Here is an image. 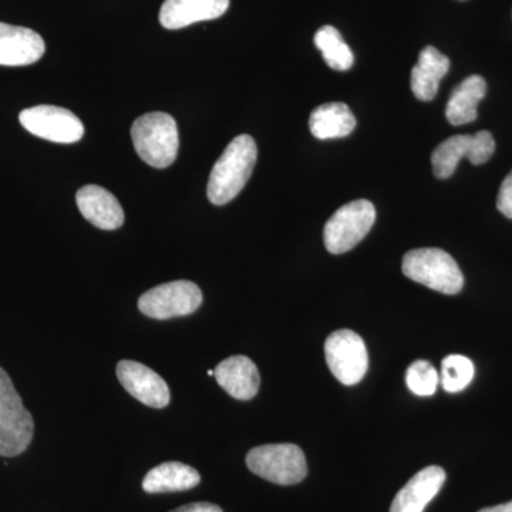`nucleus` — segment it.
I'll return each instance as SVG.
<instances>
[{
    "label": "nucleus",
    "mask_w": 512,
    "mask_h": 512,
    "mask_svg": "<svg viewBox=\"0 0 512 512\" xmlns=\"http://www.w3.org/2000/svg\"><path fill=\"white\" fill-rule=\"evenodd\" d=\"M258 157L254 138L248 134L235 137L212 167L208 181V200L214 205H225L244 190Z\"/></svg>",
    "instance_id": "1"
},
{
    "label": "nucleus",
    "mask_w": 512,
    "mask_h": 512,
    "mask_svg": "<svg viewBox=\"0 0 512 512\" xmlns=\"http://www.w3.org/2000/svg\"><path fill=\"white\" fill-rule=\"evenodd\" d=\"M131 138L141 160L158 170L170 167L178 156L180 136L170 114L154 111L138 117L131 127Z\"/></svg>",
    "instance_id": "2"
},
{
    "label": "nucleus",
    "mask_w": 512,
    "mask_h": 512,
    "mask_svg": "<svg viewBox=\"0 0 512 512\" xmlns=\"http://www.w3.org/2000/svg\"><path fill=\"white\" fill-rule=\"evenodd\" d=\"M402 269L407 278L444 295H456L464 286L460 266L443 249H413L403 256Z\"/></svg>",
    "instance_id": "3"
},
{
    "label": "nucleus",
    "mask_w": 512,
    "mask_h": 512,
    "mask_svg": "<svg viewBox=\"0 0 512 512\" xmlns=\"http://www.w3.org/2000/svg\"><path fill=\"white\" fill-rule=\"evenodd\" d=\"M35 421L16 392L12 379L0 367V457H18L28 450Z\"/></svg>",
    "instance_id": "4"
},
{
    "label": "nucleus",
    "mask_w": 512,
    "mask_h": 512,
    "mask_svg": "<svg viewBox=\"0 0 512 512\" xmlns=\"http://www.w3.org/2000/svg\"><path fill=\"white\" fill-rule=\"evenodd\" d=\"M247 466L269 483L295 485L308 476V464L302 448L296 444H265L247 454Z\"/></svg>",
    "instance_id": "5"
},
{
    "label": "nucleus",
    "mask_w": 512,
    "mask_h": 512,
    "mask_svg": "<svg viewBox=\"0 0 512 512\" xmlns=\"http://www.w3.org/2000/svg\"><path fill=\"white\" fill-rule=\"evenodd\" d=\"M375 221L376 208L372 202L357 200L343 205L323 229L326 249L330 254H345L369 234Z\"/></svg>",
    "instance_id": "6"
},
{
    "label": "nucleus",
    "mask_w": 512,
    "mask_h": 512,
    "mask_svg": "<svg viewBox=\"0 0 512 512\" xmlns=\"http://www.w3.org/2000/svg\"><path fill=\"white\" fill-rule=\"evenodd\" d=\"M202 299L201 289L194 282L174 281L143 293L138 299V309L151 319L180 318L197 312Z\"/></svg>",
    "instance_id": "7"
},
{
    "label": "nucleus",
    "mask_w": 512,
    "mask_h": 512,
    "mask_svg": "<svg viewBox=\"0 0 512 512\" xmlns=\"http://www.w3.org/2000/svg\"><path fill=\"white\" fill-rule=\"evenodd\" d=\"M325 356L330 372L345 386L362 382L369 367L365 342L353 330L333 332L326 339Z\"/></svg>",
    "instance_id": "8"
},
{
    "label": "nucleus",
    "mask_w": 512,
    "mask_h": 512,
    "mask_svg": "<svg viewBox=\"0 0 512 512\" xmlns=\"http://www.w3.org/2000/svg\"><path fill=\"white\" fill-rule=\"evenodd\" d=\"M494 151L495 141L490 131H480L474 136L457 134L443 141L431 154L434 175L439 180H446L456 173L457 165L464 157L471 164L481 165L493 157Z\"/></svg>",
    "instance_id": "9"
},
{
    "label": "nucleus",
    "mask_w": 512,
    "mask_h": 512,
    "mask_svg": "<svg viewBox=\"0 0 512 512\" xmlns=\"http://www.w3.org/2000/svg\"><path fill=\"white\" fill-rule=\"evenodd\" d=\"M20 124L33 136L59 144H73L82 140V121L72 111L57 106H36L23 110Z\"/></svg>",
    "instance_id": "10"
},
{
    "label": "nucleus",
    "mask_w": 512,
    "mask_h": 512,
    "mask_svg": "<svg viewBox=\"0 0 512 512\" xmlns=\"http://www.w3.org/2000/svg\"><path fill=\"white\" fill-rule=\"evenodd\" d=\"M116 372L121 386L138 402L153 409H164L170 404V387L163 377L150 367L134 360H121Z\"/></svg>",
    "instance_id": "11"
},
{
    "label": "nucleus",
    "mask_w": 512,
    "mask_h": 512,
    "mask_svg": "<svg viewBox=\"0 0 512 512\" xmlns=\"http://www.w3.org/2000/svg\"><path fill=\"white\" fill-rule=\"evenodd\" d=\"M45 52V40L35 30L0 22V66H29Z\"/></svg>",
    "instance_id": "12"
},
{
    "label": "nucleus",
    "mask_w": 512,
    "mask_h": 512,
    "mask_svg": "<svg viewBox=\"0 0 512 512\" xmlns=\"http://www.w3.org/2000/svg\"><path fill=\"white\" fill-rule=\"evenodd\" d=\"M76 202L83 217L104 231L119 229L126 220L119 200L99 185H84L77 191Z\"/></svg>",
    "instance_id": "13"
},
{
    "label": "nucleus",
    "mask_w": 512,
    "mask_h": 512,
    "mask_svg": "<svg viewBox=\"0 0 512 512\" xmlns=\"http://www.w3.org/2000/svg\"><path fill=\"white\" fill-rule=\"evenodd\" d=\"M446 483V471L430 466L410 478L394 497L390 512H423Z\"/></svg>",
    "instance_id": "14"
},
{
    "label": "nucleus",
    "mask_w": 512,
    "mask_h": 512,
    "mask_svg": "<svg viewBox=\"0 0 512 512\" xmlns=\"http://www.w3.org/2000/svg\"><path fill=\"white\" fill-rule=\"evenodd\" d=\"M229 0H165L160 10L163 28L177 30L194 23L221 18Z\"/></svg>",
    "instance_id": "15"
},
{
    "label": "nucleus",
    "mask_w": 512,
    "mask_h": 512,
    "mask_svg": "<svg viewBox=\"0 0 512 512\" xmlns=\"http://www.w3.org/2000/svg\"><path fill=\"white\" fill-rule=\"evenodd\" d=\"M218 384L237 400L254 399L261 386L258 367L247 356H231L215 367Z\"/></svg>",
    "instance_id": "16"
},
{
    "label": "nucleus",
    "mask_w": 512,
    "mask_h": 512,
    "mask_svg": "<svg viewBox=\"0 0 512 512\" xmlns=\"http://www.w3.org/2000/svg\"><path fill=\"white\" fill-rule=\"evenodd\" d=\"M450 70V60L436 47L427 46L421 50L419 62L412 70V90L416 99L431 101L437 96L441 79Z\"/></svg>",
    "instance_id": "17"
},
{
    "label": "nucleus",
    "mask_w": 512,
    "mask_h": 512,
    "mask_svg": "<svg viewBox=\"0 0 512 512\" xmlns=\"http://www.w3.org/2000/svg\"><path fill=\"white\" fill-rule=\"evenodd\" d=\"M201 483L195 468L178 461H168L148 471L143 480V490L148 494L180 493L192 490Z\"/></svg>",
    "instance_id": "18"
},
{
    "label": "nucleus",
    "mask_w": 512,
    "mask_h": 512,
    "mask_svg": "<svg viewBox=\"0 0 512 512\" xmlns=\"http://www.w3.org/2000/svg\"><path fill=\"white\" fill-rule=\"evenodd\" d=\"M487 94V83L481 76L467 77L451 93L446 117L451 126H463L477 120L478 104Z\"/></svg>",
    "instance_id": "19"
},
{
    "label": "nucleus",
    "mask_w": 512,
    "mask_h": 512,
    "mask_svg": "<svg viewBox=\"0 0 512 512\" xmlns=\"http://www.w3.org/2000/svg\"><path fill=\"white\" fill-rule=\"evenodd\" d=\"M311 133L319 140L348 137L356 128V119L345 103H326L312 111Z\"/></svg>",
    "instance_id": "20"
},
{
    "label": "nucleus",
    "mask_w": 512,
    "mask_h": 512,
    "mask_svg": "<svg viewBox=\"0 0 512 512\" xmlns=\"http://www.w3.org/2000/svg\"><path fill=\"white\" fill-rule=\"evenodd\" d=\"M315 45L330 69L345 72L355 63L352 50L340 36L339 30L333 26H323L316 32Z\"/></svg>",
    "instance_id": "21"
},
{
    "label": "nucleus",
    "mask_w": 512,
    "mask_h": 512,
    "mask_svg": "<svg viewBox=\"0 0 512 512\" xmlns=\"http://www.w3.org/2000/svg\"><path fill=\"white\" fill-rule=\"evenodd\" d=\"M474 365L461 355H450L441 362L440 383L448 393L463 392L473 382Z\"/></svg>",
    "instance_id": "22"
},
{
    "label": "nucleus",
    "mask_w": 512,
    "mask_h": 512,
    "mask_svg": "<svg viewBox=\"0 0 512 512\" xmlns=\"http://www.w3.org/2000/svg\"><path fill=\"white\" fill-rule=\"evenodd\" d=\"M406 382L410 392H413L416 396H433L436 393L437 386H439L440 376L430 362L416 360L407 369Z\"/></svg>",
    "instance_id": "23"
},
{
    "label": "nucleus",
    "mask_w": 512,
    "mask_h": 512,
    "mask_svg": "<svg viewBox=\"0 0 512 512\" xmlns=\"http://www.w3.org/2000/svg\"><path fill=\"white\" fill-rule=\"evenodd\" d=\"M497 208L501 214L512 220V171L505 177L498 192Z\"/></svg>",
    "instance_id": "24"
},
{
    "label": "nucleus",
    "mask_w": 512,
    "mask_h": 512,
    "mask_svg": "<svg viewBox=\"0 0 512 512\" xmlns=\"http://www.w3.org/2000/svg\"><path fill=\"white\" fill-rule=\"evenodd\" d=\"M171 512H224L218 505L211 503H192L183 505Z\"/></svg>",
    "instance_id": "25"
},
{
    "label": "nucleus",
    "mask_w": 512,
    "mask_h": 512,
    "mask_svg": "<svg viewBox=\"0 0 512 512\" xmlns=\"http://www.w3.org/2000/svg\"><path fill=\"white\" fill-rule=\"evenodd\" d=\"M478 512H512V501L510 503L495 505V507L483 508Z\"/></svg>",
    "instance_id": "26"
},
{
    "label": "nucleus",
    "mask_w": 512,
    "mask_h": 512,
    "mask_svg": "<svg viewBox=\"0 0 512 512\" xmlns=\"http://www.w3.org/2000/svg\"><path fill=\"white\" fill-rule=\"evenodd\" d=\"M208 376H214V370H208Z\"/></svg>",
    "instance_id": "27"
}]
</instances>
